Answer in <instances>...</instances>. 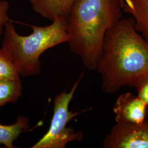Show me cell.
Instances as JSON below:
<instances>
[{
	"label": "cell",
	"instance_id": "1",
	"mask_svg": "<svg viewBox=\"0 0 148 148\" xmlns=\"http://www.w3.org/2000/svg\"><path fill=\"white\" fill-rule=\"evenodd\" d=\"M104 92L114 94L148 77V43L136 30L132 18H122L106 34L95 69Z\"/></svg>",
	"mask_w": 148,
	"mask_h": 148
},
{
	"label": "cell",
	"instance_id": "2",
	"mask_svg": "<svg viewBox=\"0 0 148 148\" xmlns=\"http://www.w3.org/2000/svg\"><path fill=\"white\" fill-rule=\"evenodd\" d=\"M119 0H76L68 17L71 51L85 67L96 69L106 34L123 16Z\"/></svg>",
	"mask_w": 148,
	"mask_h": 148
},
{
	"label": "cell",
	"instance_id": "3",
	"mask_svg": "<svg viewBox=\"0 0 148 148\" xmlns=\"http://www.w3.org/2000/svg\"><path fill=\"white\" fill-rule=\"evenodd\" d=\"M29 26L32 32L22 36L16 32L12 21H7L1 47L23 77L40 74L41 70L40 58L42 54L68 41L67 19H56L51 25L46 26Z\"/></svg>",
	"mask_w": 148,
	"mask_h": 148
},
{
	"label": "cell",
	"instance_id": "4",
	"mask_svg": "<svg viewBox=\"0 0 148 148\" xmlns=\"http://www.w3.org/2000/svg\"><path fill=\"white\" fill-rule=\"evenodd\" d=\"M83 76L82 73L69 92L64 91L54 97L53 116L50 126L47 132L32 148H65L68 143L82 140L83 133L76 132L72 127H67V125L75 117L88 110L85 109L78 112L69 110V104Z\"/></svg>",
	"mask_w": 148,
	"mask_h": 148
},
{
	"label": "cell",
	"instance_id": "5",
	"mask_svg": "<svg viewBox=\"0 0 148 148\" xmlns=\"http://www.w3.org/2000/svg\"><path fill=\"white\" fill-rule=\"evenodd\" d=\"M104 148H148V119L142 123H116L103 142Z\"/></svg>",
	"mask_w": 148,
	"mask_h": 148
},
{
	"label": "cell",
	"instance_id": "6",
	"mask_svg": "<svg viewBox=\"0 0 148 148\" xmlns=\"http://www.w3.org/2000/svg\"><path fill=\"white\" fill-rule=\"evenodd\" d=\"M112 110L116 123L140 124L148 119V105L130 92L119 96Z\"/></svg>",
	"mask_w": 148,
	"mask_h": 148
},
{
	"label": "cell",
	"instance_id": "7",
	"mask_svg": "<svg viewBox=\"0 0 148 148\" xmlns=\"http://www.w3.org/2000/svg\"><path fill=\"white\" fill-rule=\"evenodd\" d=\"M76 0H30L32 8L37 14L51 21L68 19Z\"/></svg>",
	"mask_w": 148,
	"mask_h": 148
},
{
	"label": "cell",
	"instance_id": "8",
	"mask_svg": "<svg viewBox=\"0 0 148 148\" xmlns=\"http://www.w3.org/2000/svg\"><path fill=\"white\" fill-rule=\"evenodd\" d=\"M122 8L132 16L136 30L148 43V0H125Z\"/></svg>",
	"mask_w": 148,
	"mask_h": 148
},
{
	"label": "cell",
	"instance_id": "9",
	"mask_svg": "<svg viewBox=\"0 0 148 148\" xmlns=\"http://www.w3.org/2000/svg\"><path fill=\"white\" fill-rule=\"evenodd\" d=\"M30 120L27 117L19 115L13 124L4 125L0 124V145L7 148H13V143L21 133L29 128Z\"/></svg>",
	"mask_w": 148,
	"mask_h": 148
},
{
	"label": "cell",
	"instance_id": "10",
	"mask_svg": "<svg viewBox=\"0 0 148 148\" xmlns=\"http://www.w3.org/2000/svg\"><path fill=\"white\" fill-rule=\"evenodd\" d=\"M21 79H0V108L10 103H16L22 94Z\"/></svg>",
	"mask_w": 148,
	"mask_h": 148
},
{
	"label": "cell",
	"instance_id": "11",
	"mask_svg": "<svg viewBox=\"0 0 148 148\" xmlns=\"http://www.w3.org/2000/svg\"><path fill=\"white\" fill-rule=\"evenodd\" d=\"M21 75L16 65L8 54L0 49V79H21Z\"/></svg>",
	"mask_w": 148,
	"mask_h": 148
},
{
	"label": "cell",
	"instance_id": "12",
	"mask_svg": "<svg viewBox=\"0 0 148 148\" xmlns=\"http://www.w3.org/2000/svg\"><path fill=\"white\" fill-rule=\"evenodd\" d=\"M9 9L10 5L7 1H0V36L3 33L5 24L10 21L8 14Z\"/></svg>",
	"mask_w": 148,
	"mask_h": 148
},
{
	"label": "cell",
	"instance_id": "13",
	"mask_svg": "<svg viewBox=\"0 0 148 148\" xmlns=\"http://www.w3.org/2000/svg\"><path fill=\"white\" fill-rule=\"evenodd\" d=\"M136 88L138 97L148 105V77L142 80Z\"/></svg>",
	"mask_w": 148,
	"mask_h": 148
},
{
	"label": "cell",
	"instance_id": "14",
	"mask_svg": "<svg viewBox=\"0 0 148 148\" xmlns=\"http://www.w3.org/2000/svg\"><path fill=\"white\" fill-rule=\"evenodd\" d=\"M119 1H120V3H121V4L122 7H123V3H124V1H125V0H119Z\"/></svg>",
	"mask_w": 148,
	"mask_h": 148
}]
</instances>
